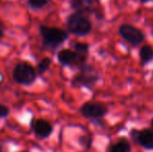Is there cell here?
I'll return each mask as SVG.
<instances>
[{
	"label": "cell",
	"instance_id": "obj_9",
	"mask_svg": "<svg viewBox=\"0 0 153 152\" xmlns=\"http://www.w3.org/2000/svg\"><path fill=\"white\" fill-rule=\"evenodd\" d=\"M131 136L141 146L146 149H153V133L149 129L132 130Z\"/></svg>",
	"mask_w": 153,
	"mask_h": 152
},
{
	"label": "cell",
	"instance_id": "obj_16",
	"mask_svg": "<svg viewBox=\"0 0 153 152\" xmlns=\"http://www.w3.org/2000/svg\"><path fill=\"white\" fill-rule=\"evenodd\" d=\"M8 115H10V108H8L7 106L0 103V119H1V118L7 117Z\"/></svg>",
	"mask_w": 153,
	"mask_h": 152
},
{
	"label": "cell",
	"instance_id": "obj_3",
	"mask_svg": "<svg viewBox=\"0 0 153 152\" xmlns=\"http://www.w3.org/2000/svg\"><path fill=\"white\" fill-rule=\"evenodd\" d=\"M40 33L44 44L49 47H57L68 39V33L57 27H49L45 25L40 26Z\"/></svg>",
	"mask_w": 153,
	"mask_h": 152
},
{
	"label": "cell",
	"instance_id": "obj_8",
	"mask_svg": "<svg viewBox=\"0 0 153 152\" xmlns=\"http://www.w3.org/2000/svg\"><path fill=\"white\" fill-rule=\"evenodd\" d=\"M31 128L34 136L40 140L48 139L53 132V126L44 119H38L31 122Z\"/></svg>",
	"mask_w": 153,
	"mask_h": 152
},
{
	"label": "cell",
	"instance_id": "obj_11",
	"mask_svg": "<svg viewBox=\"0 0 153 152\" xmlns=\"http://www.w3.org/2000/svg\"><path fill=\"white\" fill-rule=\"evenodd\" d=\"M140 59L141 65L145 66L153 61V47L149 45H144L140 49Z\"/></svg>",
	"mask_w": 153,
	"mask_h": 152
},
{
	"label": "cell",
	"instance_id": "obj_15",
	"mask_svg": "<svg viewBox=\"0 0 153 152\" xmlns=\"http://www.w3.org/2000/svg\"><path fill=\"white\" fill-rule=\"evenodd\" d=\"M48 1L49 0H28V3L32 8H42L48 3Z\"/></svg>",
	"mask_w": 153,
	"mask_h": 152
},
{
	"label": "cell",
	"instance_id": "obj_6",
	"mask_svg": "<svg viewBox=\"0 0 153 152\" xmlns=\"http://www.w3.org/2000/svg\"><path fill=\"white\" fill-rule=\"evenodd\" d=\"M118 33L123 40L132 46H137L145 40V36L142 30L131 24H122L118 29Z\"/></svg>",
	"mask_w": 153,
	"mask_h": 152
},
{
	"label": "cell",
	"instance_id": "obj_12",
	"mask_svg": "<svg viewBox=\"0 0 153 152\" xmlns=\"http://www.w3.org/2000/svg\"><path fill=\"white\" fill-rule=\"evenodd\" d=\"M109 152H130V145L126 140H121L109 148Z\"/></svg>",
	"mask_w": 153,
	"mask_h": 152
},
{
	"label": "cell",
	"instance_id": "obj_13",
	"mask_svg": "<svg viewBox=\"0 0 153 152\" xmlns=\"http://www.w3.org/2000/svg\"><path fill=\"white\" fill-rule=\"evenodd\" d=\"M51 63H52V61L49 57H44L43 59H41L40 63L38 64V67H36V70H38L39 73L43 74L44 72H46L50 67Z\"/></svg>",
	"mask_w": 153,
	"mask_h": 152
},
{
	"label": "cell",
	"instance_id": "obj_4",
	"mask_svg": "<svg viewBox=\"0 0 153 152\" xmlns=\"http://www.w3.org/2000/svg\"><path fill=\"white\" fill-rule=\"evenodd\" d=\"M87 54H82L74 49H62L57 53V59L65 67L82 68L87 62Z\"/></svg>",
	"mask_w": 153,
	"mask_h": 152
},
{
	"label": "cell",
	"instance_id": "obj_21",
	"mask_svg": "<svg viewBox=\"0 0 153 152\" xmlns=\"http://www.w3.org/2000/svg\"><path fill=\"white\" fill-rule=\"evenodd\" d=\"M23 152H26V151H23Z\"/></svg>",
	"mask_w": 153,
	"mask_h": 152
},
{
	"label": "cell",
	"instance_id": "obj_7",
	"mask_svg": "<svg viewBox=\"0 0 153 152\" xmlns=\"http://www.w3.org/2000/svg\"><path fill=\"white\" fill-rule=\"evenodd\" d=\"M108 112V108L105 104L99 102H87L80 108V113L88 119H97L105 116Z\"/></svg>",
	"mask_w": 153,
	"mask_h": 152
},
{
	"label": "cell",
	"instance_id": "obj_18",
	"mask_svg": "<svg viewBox=\"0 0 153 152\" xmlns=\"http://www.w3.org/2000/svg\"><path fill=\"white\" fill-rule=\"evenodd\" d=\"M140 1H141L142 3H147V2L151 1V0H140Z\"/></svg>",
	"mask_w": 153,
	"mask_h": 152
},
{
	"label": "cell",
	"instance_id": "obj_14",
	"mask_svg": "<svg viewBox=\"0 0 153 152\" xmlns=\"http://www.w3.org/2000/svg\"><path fill=\"white\" fill-rule=\"evenodd\" d=\"M89 48H90V46L87 43L77 42L73 45V49H74L75 51H77V52H79V53H82V54H87V55H88V53H89Z\"/></svg>",
	"mask_w": 153,
	"mask_h": 152
},
{
	"label": "cell",
	"instance_id": "obj_2",
	"mask_svg": "<svg viewBox=\"0 0 153 152\" xmlns=\"http://www.w3.org/2000/svg\"><path fill=\"white\" fill-rule=\"evenodd\" d=\"M67 28L69 33L78 37L88 36L92 30V23L85 15L74 13L67 19Z\"/></svg>",
	"mask_w": 153,
	"mask_h": 152
},
{
	"label": "cell",
	"instance_id": "obj_20",
	"mask_svg": "<svg viewBox=\"0 0 153 152\" xmlns=\"http://www.w3.org/2000/svg\"><path fill=\"white\" fill-rule=\"evenodd\" d=\"M0 152H3V151H2V150H1V149H0Z\"/></svg>",
	"mask_w": 153,
	"mask_h": 152
},
{
	"label": "cell",
	"instance_id": "obj_19",
	"mask_svg": "<svg viewBox=\"0 0 153 152\" xmlns=\"http://www.w3.org/2000/svg\"><path fill=\"white\" fill-rule=\"evenodd\" d=\"M151 127H152V129H153V119H152V121H151Z\"/></svg>",
	"mask_w": 153,
	"mask_h": 152
},
{
	"label": "cell",
	"instance_id": "obj_10",
	"mask_svg": "<svg viewBox=\"0 0 153 152\" xmlns=\"http://www.w3.org/2000/svg\"><path fill=\"white\" fill-rule=\"evenodd\" d=\"M94 3V0H71V7L76 13L87 15L95 12Z\"/></svg>",
	"mask_w": 153,
	"mask_h": 152
},
{
	"label": "cell",
	"instance_id": "obj_17",
	"mask_svg": "<svg viewBox=\"0 0 153 152\" xmlns=\"http://www.w3.org/2000/svg\"><path fill=\"white\" fill-rule=\"evenodd\" d=\"M4 36V28L2 25H0V39H2Z\"/></svg>",
	"mask_w": 153,
	"mask_h": 152
},
{
	"label": "cell",
	"instance_id": "obj_5",
	"mask_svg": "<svg viewBox=\"0 0 153 152\" xmlns=\"http://www.w3.org/2000/svg\"><path fill=\"white\" fill-rule=\"evenodd\" d=\"M36 77V71L28 63H19L13 71V78L20 85H31Z\"/></svg>",
	"mask_w": 153,
	"mask_h": 152
},
{
	"label": "cell",
	"instance_id": "obj_1",
	"mask_svg": "<svg viewBox=\"0 0 153 152\" xmlns=\"http://www.w3.org/2000/svg\"><path fill=\"white\" fill-rule=\"evenodd\" d=\"M100 80V74L95 67L91 65H85L80 68L79 72L71 80L73 87H88L92 89Z\"/></svg>",
	"mask_w": 153,
	"mask_h": 152
}]
</instances>
